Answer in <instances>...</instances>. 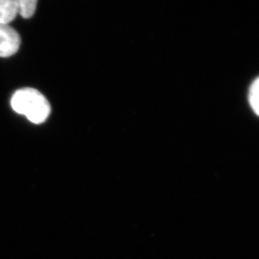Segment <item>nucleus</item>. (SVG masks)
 I'll return each mask as SVG.
<instances>
[{
    "label": "nucleus",
    "mask_w": 259,
    "mask_h": 259,
    "mask_svg": "<svg viewBox=\"0 0 259 259\" xmlns=\"http://www.w3.org/2000/svg\"><path fill=\"white\" fill-rule=\"evenodd\" d=\"M11 106L15 112L35 124L44 122L51 112L50 104L45 96L31 88L17 90L11 99Z\"/></svg>",
    "instance_id": "nucleus-1"
},
{
    "label": "nucleus",
    "mask_w": 259,
    "mask_h": 259,
    "mask_svg": "<svg viewBox=\"0 0 259 259\" xmlns=\"http://www.w3.org/2000/svg\"><path fill=\"white\" fill-rule=\"evenodd\" d=\"M20 36L10 25L0 23V58L15 55L20 49Z\"/></svg>",
    "instance_id": "nucleus-2"
},
{
    "label": "nucleus",
    "mask_w": 259,
    "mask_h": 259,
    "mask_svg": "<svg viewBox=\"0 0 259 259\" xmlns=\"http://www.w3.org/2000/svg\"><path fill=\"white\" fill-rule=\"evenodd\" d=\"M18 15L17 0H0V23L9 25Z\"/></svg>",
    "instance_id": "nucleus-3"
},
{
    "label": "nucleus",
    "mask_w": 259,
    "mask_h": 259,
    "mask_svg": "<svg viewBox=\"0 0 259 259\" xmlns=\"http://www.w3.org/2000/svg\"><path fill=\"white\" fill-rule=\"evenodd\" d=\"M38 0H17L19 15L25 19L32 17L35 14Z\"/></svg>",
    "instance_id": "nucleus-4"
},
{
    "label": "nucleus",
    "mask_w": 259,
    "mask_h": 259,
    "mask_svg": "<svg viewBox=\"0 0 259 259\" xmlns=\"http://www.w3.org/2000/svg\"><path fill=\"white\" fill-rule=\"evenodd\" d=\"M248 100L252 111L259 117V77L252 82L250 87Z\"/></svg>",
    "instance_id": "nucleus-5"
}]
</instances>
